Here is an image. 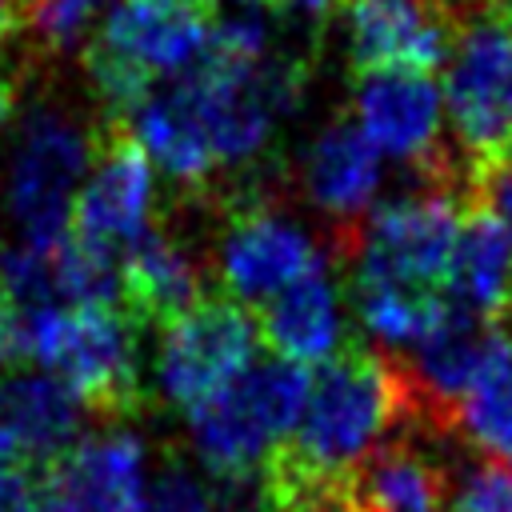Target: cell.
I'll use <instances>...</instances> for the list:
<instances>
[{
    "label": "cell",
    "instance_id": "16",
    "mask_svg": "<svg viewBox=\"0 0 512 512\" xmlns=\"http://www.w3.org/2000/svg\"><path fill=\"white\" fill-rule=\"evenodd\" d=\"M260 336L272 344L276 356L296 364H324L344 348V316L336 284L328 276V260H316L304 276L264 300Z\"/></svg>",
    "mask_w": 512,
    "mask_h": 512
},
{
    "label": "cell",
    "instance_id": "32",
    "mask_svg": "<svg viewBox=\"0 0 512 512\" xmlns=\"http://www.w3.org/2000/svg\"><path fill=\"white\" fill-rule=\"evenodd\" d=\"M448 4H452V12L460 16L464 8H476V4H488V0H448Z\"/></svg>",
    "mask_w": 512,
    "mask_h": 512
},
{
    "label": "cell",
    "instance_id": "4",
    "mask_svg": "<svg viewBox=\"0 0 512 512\" xmlns=\"http://www.w3.org/2000/svg\"><path fill=\"white\" fill-rule=\"evenodd\" d=\"M352 112L384 156L420 176V188H444L468 204L472 160L444 144V92L432 72L364 68L352 84Z\"/></svg>",
    "mask_w": 512,
    "mask_h": 512
},
{
    "label": "cell",
    "instance_id": "10",
    "mask_svg": "<svg viewBox=\"0 0 512 512\" xmlns=\"http://www.w3.org/2000/svg\"><path fill=\"white\" fill-rule=\"evenodd\" d=\"M316 260H324L320 248L296 220L280 212V204L236 208L216 216L212 272H216V284L240 304L272 300L280 288L304 276Z\"/></svg>",
    "mask_w": 512,
    "mask_h": 512
},
{
    "label": "cell",
    "instance_id": "28",
    "mask_svg": "<svg viewBox=\"0 0 512 512\" xmlns=\"http://www.w3.org/2000/svg\"><path fill=\"white\" fill-rule=\"evenodd\" d=\"M12 104H16V84H12V76L0 72V124L12 116Z\"/></svg>",
    "mask_w": 512,
    "mask_h": 512
},
{
    "label": "cell",
    "instance_id": "14",
    "mask_svg": "<svg viewBox=\"0 0 512 512\" xmlns=\"http://www.w3.org/2000/svg\"><path fill=\"white\" fill-rule=\"evenodd\" d=\"M152 224V160L144 148L108 124V140L96 148L92 176L72 204V232L124 252Z\"/></svg>",
    "mask_w": 512,
    "mask_h": 512
},
{
    "label": "cell",
    "instance_id": "6",
    "mask_svg": "<svg viewBox=\"0 0 512 512\" xmlns=\"http://www.w3.org/2000/svg\"><path fill=\"white\" fill-rule=\"evenodd\" d=\"M92 136L64 108L40 104L20 124L4 200L24 232V244L52 252L72 232V204L92 164Z\"/></svg>",
    "mask_w": 512,
    "mask_h": 512
},
{
    "label": "cell",
    "instance_id": "2",
    "mask_svg": "<svg viewBox=\"0 0 512 512\" xmlns=\"http://www.w3.org/2000/svg\"><path fill=\"white\" fill-rule=\"evenodd\" d=\"M212 44V8L192 0H120L84 48L88 80L116 124L156 80L204 64Z\"/></svg>",
    "mask_w": 512,
    "mask_h": 512
},
{
    "label": "cell",
    "instance_id": "35",
    "mask_svg": "<svg viewBox=\"0 0 512 512\" xmlns=\"http://www.w3.org/2000/svg\"><path fill=\"white\" fill-rule=\"evenodd\" d=\"M192 4H208V8H216V0H192Z\"/></svg>",
    "mask_w": 512,
    "mask_h": 512
},
{
    "label": "cell",
    "instance_id": "26",
    "mask_svg": "<svg viewBox=\"0 0 512 512\" xmlns=\"http://www.w3.org/2000/svg\"><path fill=\"white\" fill-rule=\"evenodd\" d=\"M48 504V464L12 460L0 464V512H44Z\"/></svg>",
    "mask_w": 512,
    "mask_h": 512
},
{
    "label": "cell",
    "instance_id": "34",
    "mask_svg": "<svg viewBox=\"0 0 512 512\" xmlns=\"http://www.w3.org/2000/svg\"><path fill=\"white\" fill-rule=\"evenodd\" d=\"M232 512H264V504L260 508H232Z\"/></svg>",
    "mask_w": 512,
    "mask_h": 512
},
{
    "label": "cell",
    "instance_id": "13",
    "mask_svg": "<svg viewBox=\"0 0 512 512\" xmlns=\"http://www.w3.org/2000/svg\"><path fill=\"white\" fill-rule=\"evenodd\" d=\"M300 196L328 220L332 244L348 240L372 212L380 188V148L348 116L324 124L296 168Z\"/></svg>",
    "mask_w": 512,
    "mask_h": 512
},
{
    "label": "cell",
    "instance_id": "17",
    "mask_svg": "<svg viewBox=\"0 0 512 512\" xmlns=\"http://www.w3.org/2000/svg\"><path fill=\"white\" fill-rule=\"evenodd\" d=\"M80 400L56 372L12 368L0 380V436L32 464H52L72 448Z\"/></svg>",
    "mask_w": 512,
    "mask_h": 512
},
{
    "label": "cell",
    "instance_id": "30",
    "mask_svg": "<svg viewBox=\"0 0 512 512\" xmlns=\"http://www.w3.org/2000/svg\"><path fill=\"white\" fill-rule=\"evenodd\" d=\"M44 512H80V508H76L72 500H64L60 492H52V488H48V504H44Z\"/></svg>",
    "mask_w": 512,
    "mask_h": 512
},
{
    "label": "cell",
    "instance_id": "5",
    "mask_svg": "<svg viewBox=\"0 0 512 512\" xmlns=\"http://www.w3.org/2000/svg\"><path fill=\"white\" fill-rule=\"evenodd\" d=\"M464 212L468 204L460 196L444 188H420L412 196L372 208L348 240L332 244V256L344 264L348 276L444 296V276Z\"/></svg>",
    "mask_w": 512,
    "mask_h": 512
},
{
    "label": "cell",
    "instance_id": "3",
    "mask_svg": "<svg viewBox=\"0 0 512 512\" xmlns=\"http://www.w3.org/2000/svg\"><path fill=\"white\" fill-rule=\"evenodd\" d=\"M312 372L284 356L248 360L232 380L188 408V436L204 468L224 476H256L292 436L308 400Z\"/></svg>",
    "mask_w": 512,
    "mask_h": 512
},
{
    "label": "cell",
    "instance_id": "20",
    "mask_svg": "<svg viewBox=\"0 0 512 512\" xmlns=\"http://www.w3.org/2000/svg\"><path fill=\"white\" fill-rule=\"evenodd\" d=\"M456 428L480 456L512 468V344L464 396Z\"/></svg>",
    "mask_w": 512,
    "mask_h": 512
},
{
    "label": "cell",
    "instance_id": "29",
    "mask_svg": "<svg viewBox=\"0 0 512 512\" xmlns=\"http://www.w3.org/2000/svg\"><path fill=\"white\" fill-rule=\"evenodd\" d=\"M12 28H16V4L12 0H0V48L12 36Z\"/></svg>",
    "mask_w": 512,
    "mask_h": 512
},
{
    "label": "cell",
    "instance_id": "24",
    "mask_svg": "<svg viewBox=\"0 0 512 512\" xmlns=\"http://www.w3.org/2000/svg\"><path fill=\"white\" fill-rule=\"evenodd\" d=\"M140 512H216L212 492L192 476L184 460H168L144 492Z\"/></svg>",
    "mask_w": 512,
    "mask_h": 512
},
{
    "label": "cell",
    "instance_id": "8",
    "mask_svg": "<svg viewBox=\"0 0 512 512\" xmlns=\"http://www.w3.org/2000/svg\"><path fill=\"white\" fill-rule=\"evenodd\" d=\"M444 112L456 148L484 164L512 148V32L492 12L476 4L456 16V36L448 48Z\"/></svg>",
    "mask_w": 512,
    "mask_h": 512
},
{
    "label": "cell",
    "instance_id": "25",
    "mask_svg": "<svg viewBox=\"0 0 512 512\" xmlns=\"http://www.w3.org/2000/svg\"><path fill=\"white\" fill-rule=\"evenodd\" d=\"M468 208H484L512 240V148L484 164H472Z\"/></svg>",
    "mask_w": 512,
    "mask_h": 512
},
{
    "label": "cell",
    "instance_id": "12",
    "mask_svg": "<svg viewBox=\"0 0 512 512\" xmlns=\"http://www.w3.org/2000/svg\"><path fill=\"white\" fill-rule=\"evenodd\" d=\"M352 68L436 72L456 36L448 0H344Z\"/></svg>",
    "mask_w": 512,
    "mask_h": 512
},
{
    "label": "cell",
    "instance_id": "18",
    "mask_svg": "<svg viewBox=\"0 0 512 512\" xmlns=\"http://www.w3.org/2000/svg\"><path fill=\"white\" fill-rule=\"evenodd\" d=\"M508 296H512V240L484 208H468L448 260L444 300L484 320H500Z\"/></svg>",
    "mask_w": 512,
    "mask_h": 512
},
{
    "label": "cell",
    "instance_id": "1",
    "mask_svg": "<svg viewBox=\"0 0 512 512\" xmlns=\"http://www.w3.org/2000/svg\"><path fill=\"white\" fill-rule=\"evenodd\" d=\"M400 420L404 380L392 352L352 340L312 372L296 436L284 448L320 472H352Z\"/></svg>",
    "mask_w": 512,
    "mask_h": 512
},
{
    "label": "cell",
    "instance_id": "23",
    "mask_svg": "<svg viewBox=\"0 0 512 512\" xmlns=\"http://www.w3.org/2000/svg\"><path fill=\"white\" fill-rule=\"evenodd\" d=\"M452 512H512V468L488 456L464 464L452 488Z\"/></svg>",
    "mask_w": 512,
    "mask_h": 512
},
{
    "label": "cell",
    "instance_id": "15",
    "mask_svg": "<svg viewBox=\"0 0 512 512\" xmlns=\"http://www.w3.org/2000/svg\"><path fill=\"white\" fill-rule=\"evenodd\" d=\"M48 488L72 500L80 512H140L148 492L144 444L124 428L84 436L48 464Z\"/></svg>",
    "mask_w": 512,
    "mask_h": 512
},
{
    "label": "cell",
    "instance_id": "7",
    "mask_svg": "<svg viewBox=\"0 0 512 512\" xmlns=\"http://www.w3.org/2000/svg\"><path fill=\"white\" fill-rule=\"evenodd\" d=\"M40 364H48L100 420L128 424L148 404L140 376V328L116 304L60 308Z\"/></svg>",
    "mask_w": 512,
    "mask_h": 512
},
{
    "label": "cell",
    "instance_id": "22",
    "mask_svg": "<svg viewBox=\"0 0 512 512\" xmlns=\"http://www.w3.org/2000/svg\"><path fill=\"white\" fill-rule=\"evenodd\" d=\"M52 276H56V296L68 300L72 308H92V304L120 308V252L112 248H100L68 232L52 248Z\"/></svg>",
    "mask_w": 512,
    "mask_h": 512
},
{
    "label": "cell",
    "instance_id": "19",
    "mask_svg": "<svg viewBox=\"0 0 512 512\" xmlns=\"http://www.w3.org/2000/svg\"><path fill=\"white\" fill-rule=\"evenodd\" d=\"M348 296H352L356 320L376 340H384L392 348L416 344L440 320V312H444V296L440 292H420V288L384 284V280L348 276Z\"/></svg>",
    "mask_w": 512,
    "mask_h": 512
},
{
    "label": "cell",
    "instance_id": "9",
    "mask_svg": "<svg viewBox=\"0 0 512 512\" xmlns=\"http://www.w3.org/2000/svg\"><path fill=\"white\" fill-rule=\"evenodd\" d=\"M256 340L260 316H252L248 304L232 300L228 292L204 296L192 312L160 332V348L152 360L156 396L188 412L256 356Z\"/></svg>",
    "mask_w": 512,
    "mask_h": 512
},
{
    "label": "cell",
    "instance_id": "11",
    "mask_svg": "<svg viewBox=\"0 0 512 512\" xmlns=\"http://www.w3.org/2000/svg\"><path fill=\"white\" fill-rule=\"evenodd\" d=\"M212 284V248H196V240L176 232L168 220H152L120 252V308L140 332H164L212 296Z\"/></svg>",
    "mask_w": 512,
    "mask_h": 512
},
{
    "label": "cell",
    "instance_id": "21",
    "mask_svg": "<svg viewBox=\"0 0 512 512\" xmlns=\"http://www.w3.org/2000/svg\"><path fill=\"white\" fill-rule=\"evenodd\" d=\"M16 24L44 56H72L92 44L100 24L120 0H12Z\"/></svg>",
    "mask_w": 512,
    "mask_h": 512
},
{
    "label": "cell",
    "instance_id": "31",
    "mask_svg": "<svg viewBox=\"0 0 512 512\" xmlns=\"http://www.w3.org/2000/svg\"><path fill=\"white\" fill-rule=\"evenodd\" d=\"M488 4H492V12L504 20V28L512 32V0H488Z\"/></svg>",
    "mask_w": 512,
    "mask_h": 512
},
{
    "label": "cell",
    "instance_id": "27",
    "mask_svg": "<svg viewBox=\"0 0 512 512\" xmlns=\"http://www.w3.org/2000/svg\"><path fill=\"white\" fill-rule=\"evenodd\" d=\"M244 4H256L272 16H284V20H300V24H320L328 20L336 8H344V0H244Z\"/></svg>",
    "mask_w": 512,
    "mask_h": 512
},
{
    "label": "cell",
    "instance_id": "36",
    "mask_svg": "<svg viewBox=\"0 0 512 512\" xmlns=\"http://www.w3.org/2000/svg\"><path fill=\"white\" fill-rule=\"evenodd\" d=\"M504 312H512V296H508V308H504Z\"/></svg>",
    "mask_w": 512,
    "mask_h": 512
},
{
    "label": "cell",
    "instance_id": "33",
    "mask_svg": "<svg viewBox=\"0 0 512 512\" xmlns=\"http://www.w3.org/2000/svg\"><path fill=\"white\" fill-rule=\"evenodd\" d=\"M496 324H500V328H504V332H508V336H512V312H504V316H500V320H496Z\"/></svg>",
    "mask_w": 512,
    "mask_h": 512
}]
</instances>
